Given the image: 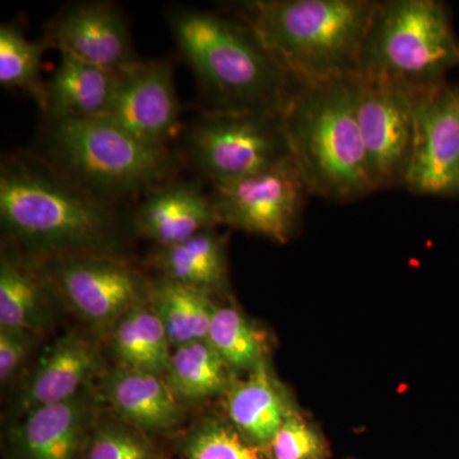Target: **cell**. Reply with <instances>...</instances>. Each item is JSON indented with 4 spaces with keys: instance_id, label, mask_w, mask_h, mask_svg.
I'll list each match as a JSON object with an SVG mask.
<instances>
[{
    "instance_id": "13",
    "label": "cell",
    "mask_w": 459,
    "mask_h": 459,
    "mask_svg": "<svg viewBox=\"0 0 459 459\" xmlns=\"http://www.w3.org/2000/svg\"><path fill=\"white\" fill-rule=\"evenodd\" d=\"M44 38L60 54L123 72L137 63L128 22L110 2H83L63 9L48 23Z\"/></svg>"
},
{
    "instance_id": "18",
    "label": "cell",
    "mask_w": 459,
    "mask_h": 459,
    "mask_svg": "<svg viewBox=\"0 0 459 459\" xmlns=\"http://www.w3.org/2000/svg\"><path fill=\"white\" fill-rule=\"evenodd\" d=\"M104 391L114 410L140 430H166L180 420L179 398L160 374L122 365L108 377Z\"/></svg>"
},
{
    "instance_id": "2",
    "label": "cell",
    "mask_w": 459,
    "mask_h": 459,
    "mask_svg": "<svg viewBox=\"0 0 459 459\" xmlns=\"http://www.w3.org/2000/svg\"><path fill=\"white\" fill-rule=\"evenodd\" d=\"M166 17L197 81L204 111L283 114L300 83L250 27L237 17L195 8H172Z\"/></svg>"
},
{
    "instance_id": "6",
    "label": "cell",
    "mask_w": 459,
    "mask_h": 459,
    "mask_svg": "<svg viewBox=\"0 0 459 459\" xmlns=\"http://www.w3.org/2000/svg\"><path fill=\"white\" fill-rule=\"evenodd\" d=\"M459 65V40L437 0L377 2L358 74L418 93L446 82Z\"/></svg>"
},
{
    "instance_id": "25",
    "label": "cell",
    "mask_w": 459,
    "mask_h": 459,
    "mask_svg": "<svg viewBox=\"0 0 459 459\" xmlns=\"http://www.w3.org/2000/svg\"><path fill=\"white\" fill-rule=\"evenodd\" d=\"M50 48L45 38L29 40L16 23L0 27V84L4 89L29 93L42 111L47 100V82L41 75L42 57Z\"/></svg>"
},
{
    "instance_id": "8",
    "label": "cell",
    "mask_w": 459,
    "mask_h": 459,
    "mask_svg": "<svg viewBox=\"0 0 459 459\" xmlns=\"http://www.w3.org/2000/svg\"><path fill=\"white\" fill-rule=\"evenodd\" d=\"M57 294L96 327L113 328L133 307L144 304L146 281L113 253H69L39 258Z\"/></svg>"
},
{
    "instance_id": "10",
    "label": "cell",
    "mask_w": 459,
    "mask_h": 459,
    "mask_svg": "<svg viewBox=\"0 0 459 459\" xmlns=\"http://www.w3.org/2000/svg\"><path fill=\"white\" fill-rule=\"evenodd\" d=\"M358 78V120L371 188L404 186L415 138L416 93Z\"/></svg>"
},
{
    "instance_id": "15",
    "label": "cell",
    "mask_w": 459,
    "mask_h": 459,
    "mask_svg": "<svg viewBox=\"0 0 459 459\" xmlns=\"http://www.w3.org/2000/svg\"><path fill=\"white\" fill-rule=\"evenodd\" d=\"M133 222L160 247L184 243L221 223L211 195L201 186L177 180L144 195Z\"/></svg>"
},
{
    "instance_id": "30",
    "label": "cell",
    "mask_w": 459,
    "mask_h": 459,
    "mask_svg": "<svg viewBox=\"0 0 459 459\" xmlns=\"http://www.w3.org/2000/svg\"><path fill=\"white\" fill-rule=\"evenodd\" d=\"M32 344L31 332L0 327V380L7 382L22 364Z\"/></svg>"
},
{
    "instance_id": "19",
    "label": "cell",
    "mask_w": 459,
    "mask_h": 459,
    "mask_svg": "<svg viewBox=\"0 0 459 459\" xmlns=\"http://www.w3.org/2000/svg\"><path fill=\"white\" fill-rule=\"evenodd\" d=\"M53 286L40 259L5 247L0 256V327L40 331L48 325L47 290Z\"/></svg>"
},
{
    "instance_id": "4",
    "label": "cell",
    "mask_w": 459,
    "mask_h": 459,
    "mask_svg": "<svg viewBox=\"0 0 459 459\" xmlns=\"http://www.w3.org/2000/svg\"><path fill=\"white\" fill-rule=\"evenodd\" d=\"M358 74L300 84L283 111L291 156L310 195L347 202L374 192L358 120Z\"/></svg>"
},
{
    "instance_id": "12",
    "label": "cell",
    "mask_w": 459,
    "mask_h": 459,
    "mask_svg": "<svg viewBox=\"0 0 459 459\" xmlns=\"http://www.w3.org/2000/svg\"><path fill=\"white\" fill-rule=\"evenodd\" d=\"M108 117L137 140L151 146L169 147L180 126L172 63L166 59L138 60L120 72Z\"/></svg>"
},
{
    "instance_id": "3",
    "label": "cell",
    "mask_w": 459,
    "mask_h": 459,
    "mask_svg": "<svg viewBox=\"0 0 459 459\" xmlns=\"http://www.w3.org/2000/svg\"><path fill=\"white\" fill-rule=\"evenodd\" d=\"M376 0H247L237 17L296 82L358 74Z\"/></svg>"
},
{
    "instance_id": "9",
    "label": "cell",
    "mask_w": 459,
    "mask_h": 459,
    "mask_svg": "<svg viewBox=\"0 0 459 459\" xmlns=\"http://www.w3.org/2000/svg\"><path fill=\"white\" fill-rule=\"evenodd\" d=\"M221 223L285 243L310 192L292 159L210 193Z\"/></svg>"
},
{
    "instance_id": "22",
    "label": "cell",
    "mask_w": 459,
    "mask_h": 459,
    "mask_svg": "<svg viewBox=\"0 0 459 459\" xmlns=\"http://www.w3.org/2000/svg\"><path fill=\"white\" fill-rule=\"evenodd\" d=\"M114 351L123 367L162 374L170 362V341L155 310L141 304L111 328Z\"/></svg>"
},
{
    "instance_id": "16",
    "label": "cell",
    "mask_w": 459,
    "mask_h": 459,
    "mask_svg": "<svg viewBox=\"0 0 459 459\" xmlns=\"http://www.w3.org/2000/svg\"><path fill=\"white\" fill-rule=\"evenodd\" d=\"M95 344L77 332L54 342L30 377L21 394L20 407L29 413L40 407L72 400L99 370Z\"/></svg>"
},
{
    "instance_id": "5",
    "label": "cell",
    "mask_w": 459,
    "mask_h": 459,
    "mask_svg": "<svg viewBox=\"0 0 459 459\" xmlns=\"http://www.w3.org/2000/svg\"><path fill=\"white\" fill-rule=\"evenodd\" d=\"M48 122L42 159L100 198H142L177 177L179 160L170 148L137 140L111 117Z\"/></svg>"
},
{
    "instance_id": "23",
    "label": "cell",
    "mask_w": 459,
    "mask_h": 459,
    "mask_svg": "<svg viewBox=\"0 0 459 459\" xmlns=\"http://www.w3.org/2000/svg\"><path fill=\"white\" fill-rule=\"evenodd\" d=\"M230 369L207 340L195 341L171 353L165 379L179 400L201 401L228 391Z\"/></svg>"
},
{
    "instance_id": "1",
    "label": "cell",
    "mask_w": 459,
    "mask_h": 459,
    "mask_svg": "<svg viewBox=\"0 0 459 459\" xmlns=\"http://www.w3.org/2000/svg\"><path fill=\"white\" fill-rule=\"evenodd\" d=\"M0 219L9 237L36 258L84 252L117 255V204L75 186L40 155L3 157Z\"/></svg>"
},
{
    "instance_id": "26",
    "label": "cell",
    "mask_w": 459,
    "mask_h": 459,
    "mask_svg": "<svg viewBox=\"0 0 459 459\" xmlns=\"http://www.w3.org/2000/svg\"><path fill=\"white\" fill-rule=\"evenodd\" d=\"M207 341L231 369L250 371L264 360L261 333L235 307L214 305Z\"/></svg>"
},
{
    "instance_id": "20",
    "label": "cell",
    "mask_w": 459,
    "mask_h": 459,
    "mask_svg": "<svg viewBox=\"0 0 459 459\" xmlns=\"http://www.w3.org/2000/svg\"><path fill=\"white\" fill-rule=\"evenodd\" d=\"M226 410L232 427L250 443L267 449L292 411L265 360L250 370L249 377L230 389Z\"/></svg>"
},
{
    "instance_id": "14",
    "label": "cell",
    "mask_w": 459,
    "mask_h": 459,
    "mask_svg": "<svg viewBox=\"0 0 459 459\" xmlns=\"http://www.w3.org/2000/svg\"><path fill=\"white\" fill-rule=\"evenodd\" d=\"M95 401L83 389L72 400L40 407L11 433L14 459H81L91 437Z\"/></svg>"
},
{
    "instance_id": "11",
    "label": "cell",
    "mask_w": 459,
    "mask_h": 459,
    "mask_svg": "<svg viewBox=\"0 0 459 459\" xmlns=\"http://www.w3.org/2000/svg\"><path fill=\"white\" fill-rule=\"evenodd\" d=\"M404 186L416 195H459V89L443 82L415 96V138Z\"/></svg>"
},
{
    "instance_id": "24",
    "label": "cell",
    "mask_w": 459,
    "mask_h": 459,
    "mask_svg": "<svg viewBox=\"0 0 459 459\" xmlns=\"http://www.w3.org/2000/svg\"><path fill=\"white\" fill-rule=\"evenodd\" d=\"M152 299L171 346L207 340L214 310L208 292L165 280L153 290Z\"/></svg>"
},
{
    "instance_id": "29",
    "label": "cell",
    "mask_w": 459,
    "mask_h": 459,
    "mask_svg": "<svg viewBox=\"0 0 459 459\" xmlns=\"http://www.w3.org/2000/svg\"><path fill=\"white\" fill-rule=\"evenodd\" d=\"M84 459H153V451L134 431L107 424L91 435Z\"/></svg>"
},
{
    "instance_id": "21",
    "label": "cell",
    "mask_w": 459,
    "mask_h": 459,
    "mask_svg": "<svg viewBox=\"0 0 459 459\" xmlns=\"http://www.w3.org/2000/svg\"><path fill=\"white\" fill-rule=\"evenodd\" d=\"M152 264L165 280L208 292L221 290L228 276L226 243L214 229L199 232L184 243L160 247Z\"/></svg>"
},
{
    "instance_id": "28",
    "label": "cell",
    "mask_w": 459,
    "mask_h": 459,
    "mask_svg": "<svg viewBox=\"0 0 459 459\" xmlns=\"http://www.w3.org/2000/svg\"><path fill=\"white\" fill-rule=\"evenodd\" d=\"M270 459H327L328 446L313 425L292 412L267 446Z\"/></svg>"
},
{
    "instance_id": "7",
    "label": "cell",
    "mask_w": 459,
    "mask_h": 459,
    "mask_svg": "<svg viewBox=\"0 0 459 459\" xmlns=\"http://www.w3.org/2000/svg\"><path fill=\"white\" fill-rule=\"evenodd\" d=\"M186 156L211 186L268 170L291 157L283 114L204 110L186 135Z\"/></svg>"
},
{
    "instance_id": "17",
    "label": "cell",
    "mask_w": 459,
    "mask_h": 459,
    "mask_svg": "<svg viewBox=\"0 0 459 459\" xmlns=\"http://www.w3.org/2000/svg\"><path fill=\"white\" fill-rule=\"evenodd\" d=\"M119 77L120 72L60 54L59 65L47 81L44 113L51 120L108 117Z\"/></svg>"
},
{
    "instance_id": "27",
    "label": "cell",
    "mask_w": 459,
    "mask_h": 459,
    "mask_svg": "<svg viewBox=\"0 0 459 459\" xmlns=\"http://www.w3.org/2000/svg\"><path fill=\"white\" fill-rule=\"evenodd\" d=\"M186 459H270L265 449L246 439L237 429L208 421L197 429L186 446Z\"/></svg>"
}]
</instances>
